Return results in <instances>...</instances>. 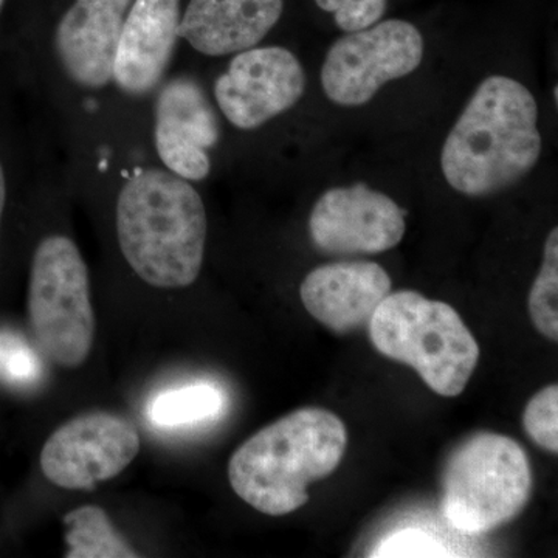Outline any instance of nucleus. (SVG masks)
Here are the masks:
<instances>
[{
    "label": "nucleus",
    "mask_w": 558,
    "mask_h": 558,
    "mask_svg": "<svg viewBox=\"0 0 558 558\" xmlns=\"http://www.w3.org/2000/svg\"><path fill=\"white\" fill-rule=\"evenodd\" d=\"M65 180L69 190L109 201L117 248L140 281L171 290L199 279L208 240L204 196L161 167L148 145L112 154Z\"/></svg>",
    "instance_id": "1"
},
{
    "label": "nucleus",
    "mask_w": 558,
    "mask_h": 558,
    "mask_svg": "<svg viewBox=\"0 0 558 558\" xmlns=\"http://www.w3.org/2000/svg\"><path fill=\"white\" fill-rule=\"evenodd\" d=\"M542 149L532 92L510 76L492 75L473 92L447 135L440 170L457 193L492 196L526 178Z\"/></svg>",
    "instance_id": "2"
},
{
    "label": "nucleus",
    "mask_w": 558,
    "mask_h": 558,
    "mask_svg": "<svg viewBox=\"0 0 558 558\" xmlns=\"http://www.w3.org/2000/svg\"><path fill=\"white\" fill-rule=\"evenodd\" d=\"M347 444V427L337 414L323 409L293 411L234 451L229 462L231 487L260 513L289 515L310 501V484L339 468Z\"/></svg>",
    "instance_id": "3"
},
{
    "label": "nucleus",
    "mask_w": 558,
    "mask_h": 558,
    "mask_svg": "<svg viewBox=\"0 0 558 558\" xmlns=\"http://www.w3.org/2000/svg\"><path fill=\"white\" fill-rule=\"evenodd\" d=\"M368 326L377 351L411 366L436 395H461L478 365V341L458 312L413 290L389 293Z\"/></svg>",
    "instance_id": "4"
},
{
    "label": "nucleus",
    "mask_w": 558,
    "mask_h": 558,
    "mask_svg": "<svg viewBox=\"0 0 558 558\" xmlns=\"http://www.w3.org/2000/svg\"><path fill=\"white\" fill-rule=\"evenodd\" d=\"M531 490L523 447L508 436L483 432L451 453L444 470L440 512L462 534H487L515 520Z\"/></svg>",
    "instance_id": "5"
},
{
    "label": "nucleus",
    "mask_w": 558,
    "mask_h": 558,
    "mask_svg": "<svg viewBox=\"0 0 558 558\" xmlns=\"http://www.w3.org/2000/svg\"><path fill=\"white\" fill-rule=\"evenodd\" d=\"M28 319L36 343L51 362L78 368L89 357L95 333L90 271L65 231H49L33 248Z\"/></svg>",
    "instance_id": "6"
},
{
    "label": "nucleus",
    "mask_w": 558,
    "mask_h": 558,
    "mask_svg": "<svg viewBox=\"0 0 558 558\" xmlns=\"http://www.w3.org/2000/svg\"><path fill=\"white\" fill-rule=\"evenodd\" d=\"M183 0H134L117 39L112 90L121 116L148 138L149 106L180 61Z\"/></svg>",
    "instance_id": "7"
},
{
    "label": "nucleus",
    "mask_w": 558,
    "mask_h": 558,
    "mask_svg": "<svg viewBox=\"0 0 558 558\" xmlns=\"http://www.w3.org/2000/svg\"><path fill=\"white\" fill-rule=\"evenodd\" d=\"M223 134L205 80L178 64L150 101L148 146L154 159L199 186L215 172V153Z\"/></svg>",
    "instance_id": "8"
},
{
    "label": "nucleus",
    "mask_w": 558,
    "mask_h": 558,
    "mask_svg": "<svg viewBox=\"0 0 558 558\" xmlns=\"http://www.w3.org/2000/svg\"><path fill=\"white\" fill-rule=\"evenodd\" d=\"M424 53V36L411 22L379 21L363 31L347 33L326 53L323 92L336 105L360 108L385 84L417 70Z\"/></svg>",
    "instance_id": "9"
},
{
    "label": "nucleus",
    "mask_w": 558,
    "mask_h": 558,
    "mask_svg": "<svg viewBox=\"0 0 558 558\" xmlns=\"http://www.w3.org/2000/svg\"><path fill=\"white\" fill-rule=\"evenodd\" d=\"M227 60L208 90L222 124L234 131L263 130L295 108L306 94V72L288 47L260 44Z\"/></svg>",
    "instance_id": "10"
},
{
    "label": "nucleus",
    "mask_w": 558,
    "mask_h": 558,
    "mask_svg": "<svg viewBox=\"0 0 558 558\" xmlns=\"http://www.w3.org/2000/svg\"><path fill=\"white\" fill-rule=\"evenodd\" d=\"M138 451V432L130 418L90 411L53 432L40 451V469L54 486L94 490L119 476Z\"/></svg>",
    "instance_id": "11"
},
{
    "label": "nucleus",
    "mask_w": 558,
    "mask_h": 558,
    "mask_svg": "<svg viewBox=\"0 0 558 558\" xmlns=\"http://www.w3.org/2000/svg\"><path fill=\"white\" fill-rule=\"evenodd\" d=\"M405 215L398 202L366 183L337 186L312 208L311 240L329 255H377L403 240Z\"/></svg>",
    "instance_id": "12"
},
{
    "label": "nucleus",
    "mask_w": 558,
    "mask_h": 558,
    "mask_svg": "<svg viewBox=\"0 0 558 558\" xmlns=\"http://www.w3.org/2000/svg\"><path fill=\"white\" fill-rule=\"evenodd\" d=\"M284 13V0H186L180 21L183 51L222 60L260 46Z\"/></svg>",
    "instance_id": "13"
},
{
    "label": "nucleus",
    "mask_w": 558,
    "mask_h": 558,
    "mask_svg": "<svg viewBox=\"0 0 558 558\" xmlns=\"http://www.w3.org/2000/svg\"><path fill=\"white\" fill-rule=\"evenodd\" d=\"M391 286L387 270L377 263L340 260L307 274L300 296L312 317L333 332L347 333L368 325Z\"/></svg>",
    "instance_id": "14"
},
{
    "label": "nucleus",
    "mask_w": 558,
    "mask_h": 558,
    "mask_svg": "<svg viewBox=\"0 0 558 558\" xmlns=\"http://www.w3.org/2000/svg\"><path fill=\"white\" fill-rule=\"evenodd\" d=\"M68 558H134L138 554L124 542L98 506H84L64 517Z\"/></svg>",
    "instance_id": "15"
},
{
    "label": "nucleus",
    "mask_w": 558,
    "mask_h": 558,
    "mask_svg": "<svg viewBox=\"0 0 558 558\" xmlns=\"http://www.w3.org/2000/svg\"><path fill=\"white\" fill-rule=\"evenodd\" d=\"M222 405L223 398L218 388L208 384L186 385L168 389L150 400L148 417L157 427H185L215 418Z\"/></svg>",
    "instance_id": "16"
},
{
    "label": "nucleus",
    "mask_w": 558,
    "mask_h": 558,
    "mask_svg": "<svg viewBox=\"0 0 558 558\" xmlns=\"http://www.w3.org/2000/svg\"><path fill=\"white\" fill-rule=\"evenodd\" d=\"M529 314L535 328L546 339L558 340V230L550 231L545 242L543 264L531 293Z\"/></svg>",
    "instance_id": "17"
},
{
    "label": "nucleus",
    "mask_w": 558,
    "mask_h": 558,
    "mask_svg": "<svg viewBox=\"0 0 558 558\" xmlns=\"http://www.w3.org/2000/svg\"><path fill=\"white\" fill-rule=\"evenodd\" d=\"M43 360L20 333L0 329V380L14 388H31L43 379Z\"/></svg>",
    "instance_id": "18"
},
{
    "label": "nucleus",
    "mask_w": 558,
    "mask_h": 558,
    "mask_svg": "<svg viewBox=\"0 0 558 558\" xmlns=\"http://www.w3.org/2000/svg\"><path fill=\"white\" fill-rule=\"evenodd\" d=\"M524 428L537 446L549 453L558 451V387L549 385L531 400L524 411Z\"/></svg>",
    "instance_id": "19"
},
{
    "label": "nucleus",
    "mask_w": 558,
    "mask_h": 558,
    "mask_svg": "<svg viewBox=\"0 0 558 558\" xmlns=\"http://www.w3.org/2000/svg\"><path fill=\"white\" fill-rule=\"evenodd\" d=\"M449 549L435 535L424 529L409 527L395 532L381 539L373 549L371 557L379 558H418V557H451Z\"/></svg>",
    "instance_id": "20"
},
{
    "label": "nucleus",
    "mask_w": 558,
    "mask_h": 558,
    "mask_svg": "<svg viewBox=\"0 0 558 558\" xmlns=\"http://www.w3.org/2000/svg\"><path fill=\"white\" fill-rule=\"evenodd\" d=\"M333 16L340 31L351 33L377 24L387 11L388 0H315Z\"/></svg>",
    "instance_id": "21"
},
{
    "label": "nucleus",
    "mask_w": 558,
    "mask_h": 558,
    "mask_svg": "<svg viewBox=\"0 0 558 558\" xmlns=\"http://www.w3.org/2000/svg\"><path fill=\"white\" fill-rule=\"evenodd\" d=\"M10 180L11 175L5 160L0 156V236H2V223L5 218L7 205L10 199Z\"/></svg>",
    "instance_id": "22"
},
{
    "label": "nucleus",
    "mask_w": 558,
    "mask_h": 558,
    "mask_svg": "<svg viewBox=\"0 0 558 558\" xmlns=\"http://www.w3.org/2000/svg\"><path fill=\"white\" fill-rule=\"evenodd\" d=\"M7 0H0V20H2L3 10H5Z\"/></svg>",
    "instance_id": "23"
},
{
    "label": "nucleus",
    "mask_w": 558,
    "mask_h": 558,
    "mask_svg": "<svg viewBox=\"0 0 558 558\" xmlns=\"http://www.w3.org/2000/svg\"><path fill=\"white\" fill-rule=\"evenodd\" d=\"M554 101H556V105L558 102V89H557V86L554 87Z\"/></svg>",
    "instance_id": "24"
}]
</instances>
